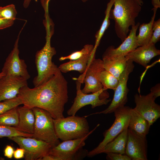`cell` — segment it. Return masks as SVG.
<instances>
[{"instance_id": "cell-34", "label": "cell", "mask_w": 160, "mask_h": 160, "mask_svg": "<svg viewBox=\"0 0 160 160\" xmlns=\"http://www.w3.org/2000/svg\"><path fill=\"white\" fill-rule=\"evenodd\" d=\"M14 21L0 17V30L3 29L11 26L13 24Z\"/></svg>"}, {"instance_id": "cell-10", "label": "cell", "mask_w": 160, "mask_h": 160, "mask_svg": "<svg viewBox=\"0 0 160 160\" xmlns=\"http://www.w3.org/2000/svg\"><path fill=\"white\" fill-rule=\"evenodd\" d=\"M9 138L24 150L25 160H41L52 147L49 143L33 137L16 136Z\"/></svg>"}, {"instance_id": "cell-36", "label": "cell", "mask_w": 160, "mask_h": 160, "mask_svg": "<svg viewBox=\"0 0 160 160\" xmlns=\"http://www.w3.org/2000/svg\"><path fill=\"white\" fill-rule=\"evenodd\" d=\"M151 92L153 96L156 98L160 95V84L158 83L155 86L151 88L150 89Z\"/></svg>"}, {"instance_id": "cell-7", "label": "cell", "mask_w": 160, "mask_h": 160, "mask_svg": "<svg viewBox=\"0 0 160 160\" xmlns=\"http://www.w3.org/2000/svg\"><path fill=\"white\" fill-rule=\"evenodd\" d=\"M131 108L124 106L116 109L113 112L115 121L111 127L103 133L104 138L98 145L88 152L87 156L92 157L100 154L105 146L114 139L125 129L128 128Z\"/></svg>"}, {"instance_id": "cell-9", "label": "cell", "mask_w": 160, "mask_h": 160, "mask_svg": "<svg viewBox=\"0 0 160 160\" xmlns=\"http://www.w3.org/2000/svg\"><path fill=\"white\" fill-rule=\"evenodd\" d=\"M134 67L133 62L128 59L124 69L120 75L118 84L114 91L113 98L109 105L104 110L89 114L87 116L95 114L112 113L117 108L125 105L127 102V96L129 90L127 82L129 74L133 71Z\"/></svg>"}, {"instance_id": "cell-15", "label": "cell", "mask_w": 160, "mask_h": 160, "mask_svg": "<svg viewBox=\"0 0 160 160\" xmlns=\"http://www.w3.org/2000/svg\"><path fill=\"white\" fill-rule=\"evenodd\" d=\"M140 25V23L138 22L131 26L129 34L118 47L115 48L113 46L108 47L103 53L102 58H112L125 56L138 47L136 32Z\"/></svg>"}, {"instance_id": "cell-11", "label": "cell", "mask_w": 160, "mask_h": 160, "mask_svg": "<svg viewBox=\"0 0 160 160\" xmlns=\"http://www.w3.org/2000/svg\"><path fill=\"white\" fill-rule=\"evenodd\" d=\"M104 69L102 60L96 59L95 57L91 60L85 72L76 78L82 84H85L84 87L81 89L83 93H93L103 88L98 76L100 72Z\"/></svg>"}, {"instance_id": "cell-30", "label": "cell", "mask_w": 160, "mask_h": 160, "mask_svg": "<svg viewBox=\"0 0 160 160\" xmlns=\"http://www.w3.org/2000/svg\"><path fill=\"white\" fill-rule=\"evenodd\" d=\"M21 104L22 101L18 96L12 99L1 101L0 102V114Z\"/></svg>"}, {"instance_id": "cell-20", "label": "cell", "mask_w": 160, "mask_h": 160, "mask_svg": "<svg viewBox=\"0 0 160 160\" xmlns=\"http://www.w3.org/2000/svg\"><path fill=\"white\" fill-rule=\"evenodd\" d=\"M95 55L92 56V54L85 55L81 57L74 60L61 64L58 68L62 73H67L70 71H76L82 74L85 72L88 64Z\"/></svg>"}, {"instance_id": "cell-24", "label": "cell", "mask_w": 160, "mask_h": 160, "mask_svg": "<svg viewBox=\"0 0 160 160\" xmlns=\"http://www.w3.org/2000/svg\"><path fill=\"white\" fill-rule=\"evenodd\" d=\"M114 0H110L107 3L106 8L105 12V17L99 30L96 32L95 35V45L94 46L92 55H95L96 49L99 44L100 41L105 31L110 25L109 12L113 5Z\"/></svg>"}, {"instance_id": "cell-33", "label": "cell", "mask_w": 160, "mask_h": 160, "mask_svg": "<svg viewBox=\"0 0 160 160\" xmlns=\"http://www.w3.org/2000/svg\"><path fill=\"white\" fill-rule=\"evenodd\" d=\"M14 149L10 145H7L4 149V156L8 159H11L13 156Z\"/></svg>"}, {"instance_id": "cell-37", "label": "cell", "mask_w": 160, "mask_h": 160, "mask_svg": "<svg viewBox=\"0 0 160 160\" xmlns=\"http://www.w3.org/2000/svg\"><path fill=\"white\" fill-rule=\"evenodd\" d=\"M151 3L153 8L157 9L160 8V0H151Z\"/></svg>"}, {"instance_id": "cell-12", "label": "cell", "mask_w": 160, "mask_h": 160, "mask_svg": "<svg viewBox=\"0 0 160 160\" xmlns=\"http://www.w3.org/2000/svg\"><path fill=\"white\" fill-rule=\"evenodd\" d=\"M20 30L15 41L13 49L6 58L2 69L5 75H13L20 76L26 79L30 78L27 69V66L24 60L19 57L18 42Z\"/></svg>"}, {"instance_id": "cell-1", "label": "cell", "mask_w": 160, "mask_h": 160, "mask_svg": "<svg viewBox=\"0 0 160 160\" xmlns=\"http://www.w3.org/2000/svg\"><path fill=\"white\" fill-rule=\"evenodd\" d=\"M68 83L59 69L52 78L37 86L22 87L17 96L27 107L45 110L54 119L63 118L64 106L68 98Z\"/></svg>"}, {"instance_id": "cell-17", "label": "cell", "mask_w": 160, "mask_h": 160, "mask_svg": "<svg viewBox=\"0 0 160 160\" xmlns=\"http://www.w3.org/2000/svg\"><path fill=\"white\" fill-rule=\"evenodd\" d=\"M160 55V50L156 48L155 44H148L138 46L125 56L133 62L146 68L153 58Z\"/></svg>"}, {"instance_id": "cell-40", "label": "cell", "mask_w": 160, "mask_h": 160, "mask_svg": "<svg viewBox=\"0 0 160 160\" xmlns=\"http://www.w3.org/2000/svg\"><path fill=\"white\" fill-rule=\"evenodd\" d=\"M4 75H5V74L1 71L0 73V79Z\"/></svg>"}, {"instance_id": "cell-18", "label": "cell", "mask_w": 160, "mask_h": 160, "mask_svg": "<svg viewBox=\"0 0 160 160\" xmlns=\"http://www.w3.org/2000/svg\"><path fill=\"white\" fill-rule=\"evenodd\" d=\"M19 121L14 127L18 131L33 134L35 122V116L32 108L24 105L18 107Z\"/></svg>"}, {"instance_id": "cell-31", "label": "cell", "mask_w": 160, "mask_h": 160, "mask_svg": "<svg viewBox=\"0 0 160 160\" xmlns=\"http://www.w3.org/2000/svg\"><path fill=\"white\" fill-rule=\"evenodd\" d=\"M153 33L149 44H155L160 40V19L154 20L152 27Z\"/></svg>"}, {"instance_id": "cell-22", "label": "cell", "mask_w": 160, "mask_h": 160, "mask_svg": "<svg viewBox=\"0 0 160 160\" xmlns=\"http://www.w3.org/2000/svg\"><path fill=\"white\" fill-rule=\"evenodd\" d=\"M128 60L125 56L112 58H102L105 69L118 79L124 69Z\"/></svg>"}, {"instance_id": "cell-2", "label": "cell", "mask_w": 160, "mask_h": 160, "mask_svg": "<svg viewBox=\"0 0 160 160\" xmlns=\"http://www.w3.org/2000/svg\"><path fill=\"white\" fill-rule=\"evenodd\" d=\"M113 5L109 18L114 20L116 33L122 42L127 36L129 27L136 24L141 6L135 0H114Z\"/></svg>"}, {"instance_id": "cell-23", "label": "cell", "mask_w": 160, "mask_h": 160, "mask_svg": "<svg viewBox=\"0 0 160 160\" xmlns=\"http://www.w3.org/2000/svg\"><path fill=\"white\" fill-rule=\"evenodd\" d=\"M157 9L153 8L152 9L153 15L149 23H143L139 26V33L136 36L137 41L139 46L149 44L152 35L153 24Z\"/></svg>"}, {"instance_id": "cell-4", "label": "cell", "mask_w": 160, "mask_h": 160, "mask_svg": "<svg viewBox=\"0 0 160 160\" xmlns=\"http://www.w3.org/2000/svg\"><path fill=\"white\" fill-rule=\"evenodd\" d=\"M84 116H70L53 119L54 129L57 138L63 141L84 137L90 132L89 127Z\"/></svg>"}, {"instance_id": "cell-32", "label": "cell", "mask_w": 160, "mask_h": 160, "mask_svg": "<svg viewBox=\"0 0 160 160\" xmlns=\"http://www.w3.org/2000/svg\"><path fill=\"white\" fill-rule=\"evenodd\" d=\"M106 159L109 160H131L126 155L109 153H106Z\"/></svg>"}, {"instance_id": "cell-3", "label": "cell", "mask_w": 160, "mask_h": 160, "mask_svg": "<svg viewBox=\"0 0 160 160\" xmlns=\"http://www.w3.org/2000/svg\"><path fill=\"white\" fill-rule=\"evenodd\" d=\"M47 33L45 44L41 49L37 52L35 55V63L37 75L33 80L34 87L49 80L59 70L58 67L52 60V57L56 53L55 48L51 45L52 30L47 29Z\"/></svg>"}, {"instance_id": "cell-41", "label": "cell", "mask_w": 160, "mask_h": 160, "mask_svg": "<svg viewBox=\"0 0 160 160\" xmlns=\"http://www.w3.org/2000/svg\"><path fill=\"white\" fill-rule=\"evenodd\" d=\"M83 2H85L86 1H87L89 0H81Z\"/></svg>"}, {"instance_id": "cell-16", "label": "cell", "mask_w": 160, "mask_h": 160, "mask_svg": "<svg viewBox=\"0 0 160 160\" xmlns=\"http://www.w3.org/2000/svg\"><path fill=\"white\" fill-rule=\"evenodd\" d=\"M27 80L20 76L4 75L0 79V102L16 97L20 89L28 86Z\"/></svg>"}, {"instance_id": "cell-19", "label": "cell", "mask_w": 160, "mask_h": 160, "mask_svg": "<svg viewBox=\"0 0 160 160\" xmlns=\"http://www.w3.org/2000/svg\"><path fill=\"white\" fill-rule=\"evenodd\" d=\"M150 126L147 120L131 108L128 129L140 136L146 137Z\"/></svg>"}, {"instance_id": "cell-38", "label": "cell", "mask_w": 160, "mask_h": 160, "mask_svg": "<svg viewBox=\"0 0 160 160\" xmlns=\"http://www.w3.org/2000/svg\"><path fill=\"white\" fill-rule=\"evenodd\" d=\"M32 0H23V6L25 8H28Z\"/></svg>"}, {"instance_id": "cell-29", "label": "cell", "mask_w": 160, "mask_h": 160, "mask_svg": "<svg viewBox=\"0 0 160 160\" xmlns=\"http://www.w3.org/2000/svg\"><path fill=\"white\" fill-rule=\"evenodd\" d=\"M17 14L15 5L13 4L0 7V17L2 18L14 21Z\"/></svg>"}, {"instance_id": "cell-14", "label": "cell", "mask_w": 160, "mask_h": 160, "mask_svg": "<svg viewBox=\"0 0 160 160\" xmlns=\"http://www.w3.org/2000/svg\"><path fill=\"white\" fill-rule=\"evenodd\" d=\"M146 137L140 136L128 129L127 140L125 154L132 160H147Z\"/></svg>"}, {"instance_id": "cell-27", "label": "cell", "mask_w": 160, "mask_h": 160, "mask_svg": "<svg viewBox=\"0 0 160 160\" xmlns=\"http://www.w3.org/2000/svg\"><path fill=\"white\" fill-rule=\"evenodd\" d=\"M94 47V46L92 44H86L81 50L73 52L68 56L61 57L60 58L59 60L61 61L67 59H69L70 60H74L90 54H92V56H94L95 55H92Z\"/></svg>"}, {"instance_id": "cell-5", "label": "cell", "mask_w": 160, "mask_h": 160, "mask_svg": "<svg viewBox=\"0 0 160 160\" xmlns=\"http://www.w3.org/2000/svg\"><path fill=\"white\" fill-rule=\"evenodd\" d=\"M98 124L86 136L82 138L68 140L60 143L52 147L48 154H51V160H80L87 156L88 151L83 148L85 141L89 136L99 126Z\"/></svg>"}, {"instance_id": "cell-13", "label": "cell", "mask_w": 160, "mask_h": 160, "mask_svg": "<svg viewBox=\"0 0 160 160\" xmlns=\"http://www.w3.org/2000/svg\"><path fill=\"white\" fill-rule=\"evenodd\" d=\"M134 97L136 106L134 108L151 126L160 117V106L155 103L156 98L151 92L146 95L136 94Z\"/></svg>"}, {"instance_id": "cell-21", "label": "cell", "mask_w": 160, "mask_h": 160, "mask_svg": "<svg viewBox=\"0 0 160 160\" xmlns=\"http://www.w3.org/2000/svg\"><path fill=\"white\" fill-rule=\"evenodd\" d=\"M128 129H125L114 139L107 143L100 153H112L125 154L127 140Z\"/></svg>"}, {"instance_id": "cell-28", "label": "cell", "mask_w": 160, "mask_h": 160, "mask_svg": "<svg viewBox=\"0 0 160 160\" xmlns=\"http://www.w3.org/2000/svg\"><path fill=\"white\" fill-rule=\"evenodd\" d=\"M22 136L26 137H32L33 135L20 131L14 127L0 125V138Z\"/></svg>"}, {"instance_id": "cell-39", "label": "cell", "mask_w": 160, "mask_h": 160, "mask_svg": "<svg viewBox=\"0 0 160 160\" xmlns=\"http://www.w3.org/2000/svg\"><path fill=\"white\" fill-rule=\"evenodd\" d=\"M138 4L141 6H142L143 4V2L142 0H135Z\"/></svg>"}, {"instance_id": "cell-8", "label": "cell", "mask_w": 160, "mask_h": 160, "mask_svg": "<svg viewBox=\"0 0 160 160\" xmlns=\"http://www.w3.org/2000/svg\"><path fill=\"white\" fill-rule=\"evenodd\" d=\"M76 94L73 103L67 111L69 116H74L81 108L88 105H91V108L107 104L111 101L108 99L109 97L107 89L103 88L102 89L90 94L83 93L81 89L82 83L76 78Z\"/></svg>"}, {"instance_id": "cell-26", "label": "cell", "mask_w": 160, "mask_h": 160, "mask_svg": "<svg viewBox=\"0 0 160 160\" xmlns=\"http://www.w3.org/2000/svg\"><path fill=\"white\" fill-rule=\"evenodd\" d=\"M98 78L103 88L107 90L110 89L114 91L119 84L118 79L105 69L100 72Z\"/></svg>"}, {"instance_id": "cell-6", "label": "cell", "mask_w": 160, "mask_h": 160, "mask_svg": "<svg viewBox=\"0 0 160 160\" xmlns=\"http://www.w3.org/2000/svg\"><path fill=\"white\" fill-rule=\"evenodd\" d=\"M32 109L35 116L32 137L47 143L52 147L58 145L60 141L55 133L51 115L42 108L34 107Z\"/></svg>"}, {"instance_id": "cell-35", "label": "cell", "mask_w": 160, "mask_h": 160, "mask_svg": "<svg viewBox=\"0 0 160 160\" xmlns=\"http://www.w3.org/2000/svg\"><path fill=\"white\" fill-rule=\"evenodd\" d=\"M25 153V150L23 148H17L14 151L13 156L16 159H21L24 158Z\"/></svg>"}, {"instance_id": "cell-25", "label": "cell", "mask_w": 160, "mask_h": 160, "mask_svg": "<svg viewBox=\"0 0 160 160\" xmlns=\"http://www.w3.org/2000/svg\"><path fill=\"white\" fill-rule=\"evenodd\" d=\"M18 106L0 114V125L15 127L19 123Z\"/></svg>"}]
</instances>
